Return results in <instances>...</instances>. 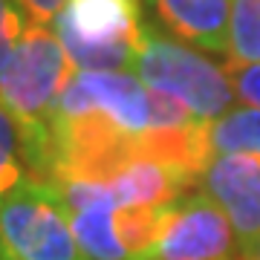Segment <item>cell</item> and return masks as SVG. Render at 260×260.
<instances>
[{
	"instance_id": "obj_9",
	"label": "cell",
	"mask_w": 260,
	"mask_h": 260,
	"mask_svg": "<svg viewBox=\"0 0 260 260\" xmlns=\"http://www.w3.org/2000/svg\"><path fill=\"white\" fill-rule=\"evenodd\" d=\"M156 15L174 35L208 52H229V0H153Z\"/></svg>"
},
{
	"instance_id": "obj_17",
	"label": "cell",
	"mask_w": 260,
	"mask_h": 260,
	"mask_svg": "<svg viewBox=\"0 0 260 260\" xmlns=\"http://www.w3.org/2000/svg\"><path fill=\"white\" fill-rule=\"evenodd\" d=\"M23 12L29 15L32 23H41V26H49V23H55V18L61 15L67 0H18Z\"/></svg>"
},
{
	"instance_id": "obj_15",
	"label": "cell",
	"mask_w": 260,
	"mask_h": 260,
	"mask_svg": "<svg viewBox=\"0 0 260 260\" xmlns=\"http://www.w3.org/2000/svg\"><path fill=\"white\" fill-rule=\"evenodd\" d=\"M29 15L23 12L18 0H0V73L15 55L20 38L29 29Z\"/></svg>"
},
{
	"instance_id": "obj_18",
	"label": "cell",
	"mask_w": 260,
	"mask_h": 260,
	"mask_svg": "<svg viewBox=\"0 0 260 260\" xmlns=\"http://www.w3.org/2000/svg\"><path fill=\"white\" fill-rule=\"evenodd\" d=\"M237 260H260V240L249 243V246H243L240 254H237Z\"/></svg>"
},
{
	"instance_id": "obj_13",
	"label": "cell",
	"mask_w": 260,
	"mask_h": 260,
	"mask_svg": "<svg viewBox=\"0 0 260 260\" xmlns=\"http://www.w3.org/2000/svg\"><path fill=\"white\" fill-rule=\"evenodd\" d=\"M32 179L26 162V148H23V133L12 113L0 104V200L18 191L23 182Z\"/></svg>"
},
{
	"instance_id": "obj_5",
	"label": "cell",
	"mask_w": 260,
	"mask_h": 260,
	"mask_svg": "<svg viewBox=\"0 0 260 260\" xmlns=\"http://www.w3.org/2000/svg\"><path fill=\"white\" fill-rule=\"evenodd\" d=\"M232 220L205 191L182 194L168 205L150 260H237Z\"/></svg>"
},
{
	"instance_id": "obj_16",
	"label": "cell",
	"mask_w": 260,
	"mask_h": 260,
	"mask_svg": "<svg viewBox=\"0 0 260 260\" xmlns=\"http://www.w3.org/2000/svg\"><path fill=\"white\" fill-rule=\"evenodd\" d=\"M225 75H229V81L234 87V95L260 110V64L229 61L225 64Z\"/></svg>"
},
{
	"instance_id": "obj_4",
	"label": "cell",
	"mask_w": 260,
	"mask_h": 260,
	"mask_svg": "<svg viewBox=\"0 0 260 260\" xmlns=\"http://www.w3.org/2000/svg\"><path fill=\"white\" fill-rule=\"evenodd\" d=\"M0 251L12 260H84L52 182L29 179L0 200Z\"/></svg>"
},
{
	"instance_id": "obj_3",
	"label": "cell",
	"mask_w": 260,
	"mask_h": 260,
	"mask_svg": "<svg viewBox=\"0 0 260 260\" xmlns=\"http://www.w3.org/2000/svg\"><path fill=\"white\" fill-rule=\"evenodd\" d=\"M133 73L150 90L182 102L200 121H214L225 116L237 99L225 70H220L214 61L203 58L194 49L153 32L150 26H145L142 32V47Z\"/></svg>"
},
{
	"instance_id": "obj_7",
	"label": "cell",
	"mask_w": 260,
	"mask_h": 260,
	"mask_svg": "<svg viewBox=\"0 0 260 260\" xmlns=\"http://www.w3.org/2000/svg\"><path fill=\"white\" fill-rule=\"evenodd\" d=\"M200 188L232 220L240 246L260 240V156H214L200 177Z\"/></svg>"
},
{
	"instance_id": "obj_14",
	"label": "cell",
	"mask_w": 260,
	"mask_h": 260,
	"mask_svg": "<svg viewBox=\"0 0 260 260\" xmlns=\"http://www.w3.org/2000/svg\"><path fill=\"white\" fill-rule=\"evenodd\" d=\"M229 55L232 61L260 64V0H232Z\"/></svg>"
},
{
	"instance_id": "obj_1",
	"label": "cell",
	"mask_w": 260,
	"mask_h": 260,
	"mask_svg": "<svg viewBox=\"0 0 260 260\" xmlns=\"http://www.w3.org/2000/svg\"><path fill=\"white\" fill-rule=\"evenodd\" d=\"M75 73L61 38L49 26L29 23L15 55L0 73V104L23 133L32 179L52 177V124L58 102Z\"/></svg>"
},
{
	"instance_id": "obj_11",
	"label": "cell",
	"mask_w": 260,
	"mask_h": 260,
	"mask_svg": "<svg viewBox=\"0 0 260 260\" xmlns=\"http://www.w3.org/2000/svg\"><path fill=\"white\" fill-rule=\"evenodd\" d=\"M211 156L251 153L260 156V110L257 107H234L225 116L205 124Z\"/></svg>"
},
{
	"instance_id": "obj_8",
	"label": "cell",
	"mask_w": 260,
	"mask_h": 260,
	"mask_svg": "<svg viewBox=\"0 0 260 260\" xmlns=\"http://www.w3.org/2000/svg\"><path fill=\"white\" fill-rule=\"evenodd\" d=\"M197 182L194 174L156 159H136L110 179L119 208H162L177 203Z\"/></svg>"
},
{
	"instance_id": "obj_12",
	"label": "cell",
	"mask_w": 260,
	"mask_h": 260,
	"mask_svg": "<svg viewBox=\"0 0 260 260\" xmlns=\"http://www.w3.org/2000/svg\"><path fill=\"white\" fill-rule=\"evenodd\" d=\"M165 211L168 205H162V208H119L116 211L119 237L130 260H150V251L162 234Z\"/></svg>"
},
{
	"instance_id": "obj_6",
	"label": "cell",
	"mask_w": 260,
	"mask_h": 260,
	"mask_svg": "<svg viewBox=\"0 0 260 260\" xmlns=\"http://www.w3.org/2000/svg\"><path fill=\"white\" fill-rule=\"evenodd\" d=\"M102 113L124 133L142 136L150 121V87L136 73H87L75 70L67 81L55 119H78Z\"/></svg>"
},
{
	"instance_id": "obj_2",
	"label": "cell",
	"mask_w": 260,
	"mask_h": 260,
	"mask_svg": "<svg viewBox=\"0 0 260 260\" xmlns=\"http://www.w3.org/2000/svg\"><path fill=\"white\" fill-rule=\"evenodd\" d=\"M142 32L139 0H67L55 18V35L73 67L87 73L133 70Z\"/></svg>"
},
{
	"instance_id": "obj_19",
	"label": "cell",
	"mask_w": 260,
	"mask_h": 260,
	"mask_svg": "<svg viewBox=\"0 0 260 260\" xmlns=\"http://www.w3.org/2000/svg\"><path fill=\"white\" fill-rule=\"evenodd\" d=\"M0 260H12V257H6V254H3V251H0Z\"/></svg>"
},
{
	"instance_id": "obj_10",
	"label": "cell",
	"mask_w": 260,
	"mask_h": 260,
	"mask_svg": "<svg viewBox=\"0 0 260 260\" xmlns=\"http://www.w3.org/2000/svg\"><path fill=\"white\" fill-rule=\"evenodd\" d=\"M116 211L119 208H90V211L70 214L75 243L84 260H130L119 237Z\"/></svg>"
}]
</instances>
